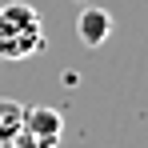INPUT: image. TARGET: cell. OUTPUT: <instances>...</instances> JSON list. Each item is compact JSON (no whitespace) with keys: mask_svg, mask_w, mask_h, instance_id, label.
I'll use <instances>...</instances> for the list:
<instances>
[{"mask_svg":"<svg viewBox=\"0 0 148 148\" xmlns=\"http://www.w3.org/2000/svg\"><path fill=\"white\" fill-rule=\"evenodd\" d=\"M44 48L40 12L24 0L0 4V60H28Z\"/></svg>","mask_w":148,"mask_h":148,"instance_id":"obj_1","label":"cell"},{"mask_svg":"<svg viewBox=\"0 0 148 148\" xmlns=\"http://www.w3.org/2000/svg\"><path fill=\"white\" fill-rule=\"evenodd\" d=\"M20 132L52 148V140H60V132H64V116H60V108H52V104H32V108L24 104V128H20Z\"/></svg>","mask_w":148,"mask_h":148,"instance_id":"obj_2","label":"cell"},{"mask_svg":"<svg viewBox=\"0 0 148 148\" xmlns=\"http://www.w3.org/2000/svg\"><path fill=\"white\" fill-rule=\"evenodd\" d=\"M76 32H80V44L84 48H100L108 36H112V12H104V8H84L80 16H76Z\"/></svg>","mask_w":148,"mask_h":148,"instance_id":"obj_3","label":"cell"},{"mask_svg":"<svg viewBox=\"0 0 148 148\" xmlns=\"http://www.w3.org/2000/svg\"><path fill=\"white\" fill-rule=\"evenodd\" d=\"M24 128V104L20 100L0 96V144H12Z\"/></svg>","mask_w":148,"mask_h":148,"instance_id":"obj_4","label":"cell"}]
</instances>
